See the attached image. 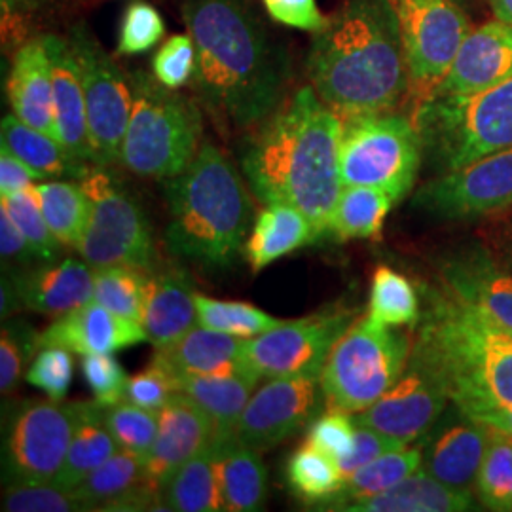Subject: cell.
<instances>
[{"mask_svg": "<svg viewBox=\"0 0 512 512\" xmlns=\"http://www.w3.org/2000/svg\"><path fill=\"white\" fill-rule=\"evenodd\" d=\"M194 90L219 122L256 128L287 99L291 65L247 0H183Z\"/></svg>", "mask_w": 512, "mask_h": 512, "instance_id": "cell-1", "label": "cell"}, {"mask_svg": "<svg viewBox=\"0 0 512 512\" xmlns=\"http://www.w3.org/2000/svg\"><path fill=\"white\" fill-rule=\"evenodd\" d=\"M342 118L311 86L289 95L256 126L241 154V169L260 202L300 209L315 238L330 234L340 177Z\"/></svg>", "mask_w": 512, "mask_h": 512, "instance_id": "cell-2", "label": "cell"}, {"mask_svg": "<svg viewBox=\"0 0 512 512\" xmlns=\"http://www.w3.org/2000/svg\"><path fill=\"white\" fill-rule=\"evenodd\" d=\"M308 74L342 122L397 109L408 71L391 0H348L330 16L311 38Z\"/></svg>", "mask_w": 512, "mask_h": 512, "instance_id": "cell-3", "label": "cell"}, {"mask_svg": "<svg viewBox=\"0 0 512 512\" xmlns=\"http://www.w3.org/2000/svg\"><path fill=\"white\" fill-rule=\"evenodd\" d=\"M410 359L439 378L461 416L478 421L512 406V329L440 285L425 287V311Z\"/></svg>", "mask_w": 512, "mask_h": 512, "instance_id": "cell-4", "label": "cell"}, {"mask_svg": "<svg viewBox=\"0 0 512 512\" xmlns=\"http://www.w3.org/2000/svg\"><path fill=\"white\" fill-rule=\"evenodd\" d=\"M165 200V243L173 255L222 268L243 251L255 209L241 175L215 145L203 141L192 164L167 179Z\"/></svg>", "mask_w": 512, "mask_h": 512, "instance_id": "cell-5", "label": "cell"}, {"mask_svg": "<svg viewBox=\"0 0 512 512\" xmlns=\"http://www.w3.org/2000/svg\"><path fill=\"white\" fill-rule=\"evenodd\" d=\"M133 107L120 164L137 177L173 179L181 175L203 141L202 112L194 101L164 86L156 76L133 73Z\"/></svg>", "mask_w": 512, "mask_h": 512, "instance_id": "cell-6", "label": "cell"}, {"mask_svg": "<svg viewBox=\"0 0 512 512\" xmlns=\"http://www.w3.org/2000/svg\"><path fill=\"white\" fill-rule=\"evenodd\" d=\"M439 173L512 147V76L482 92L433 97L412 116Z\"/></svg>", "mask_w": 512, "mask_h": 512, "instance_id": "cell-7", "label": "cell"}, {"mask_svg": "<svg viewBox=\"0 0 512 512\" xmlns=\"http://www.w3.org/2000/svg\"><path fill=\"white\" fill-rule=\"evenodd\" d=\"M412 344L406 332L366 315L351 323L330 349L319 378L327 410L353 416L376 403L403 376Z\"/></svg>", "mask_w": 512, "mask_h": 512, "instance_id": "cell-8", "label": "cell"}, {"mask_svg": "<svg viewBox=\"0 0 512 512\" xmlns=\"http://www.w3.org/2000/svg\"><path fill=\"white\" fill-rule=\"evenodd\" d=\"M421 150L420 133L410 116L380 112L344 120L342 184L380 188L401 202L416 183Z\"/></svg>", "mask_w": 512, "mask_h": 512, "instance_id": "cell-9", "label": "cell"}, {"mask_svg": "<svg viewBox=\"0 0 512 512\" xmlns=\"http://www.w3.org/2000/svg\"><path fill=\"white\" fill-rule=\"evenodd\" d=\"M391 6L403 42L412 116L435 97L473 27L458 0H391Z\"/></svg>", "mask_w": 512, "mask_h": 512, "instance_id": "cell-10", "label": "cell"}, {"mask_svg": "<svg viewBox=\"0 0 512 512\" xmlns=\"http://www.w3.org/2000/svg\"><path fill=\"white\" fill-rule=\"evenodd\" d=\"M90 200V220L76 251L92 266L154 268V241L145 211L107 167L93 165L80 179Z\"/></svg>", "mask_w": 512, "mask_h": 512, "instance_id": "cell-11", "label": "cell"}, {"mask_svg": "<svg viewBox=\"0 0 512 512\" xmlns=\"http://www.w3.org/2000/svg\"><path fill=\"white\" fill-rule=\"evenodd\" d=\"M67 40L86 95L93 165L120 164L133 107L131 80L120 71L84 23L73 27Z\"/></svg>", "mask_w": 512, "mask_h": 512, "instance_id": "cell-12", "label": "cell"}, {"mask_svg": "<svg viewBox=\"0 0 512 512\" xmlns=\"http://www.w3.org/2000/svg\"><path fill=\"white\" fill-rule=\"evenodd\" d=\"M353 313L325 308L296 321H281L274 329L245 340V363L262 378H321L330 349L351 327Z\"/></svg>", "mask_w": 512, "mask_h": 512, "instance_id": "cell-13", "label": "cell"}, {"mask_svg": "<svg viewBox=\"0 0 512 512\" xmlns=\"http://www.w3.org/2000/svg\"><path fill=\"white\" fill-rule=\"evenodd\" d=\"M82 403L25 404L10 421L4 440L8 484L54 482L67 458Z\"/></svg>", "mask_w": 512, "mask_h": 512, "instance_id": "cell-14", "label": "cell"}, {"mask_svg": "<svg viewBox=\"0 0 512 512\" xmlns=\"http://www.w3.org/2000/svg\"><path fill=\"white\" fill-rule=\"evenodd\" d=\"M414 203L437 220H473L512 207V147L440 173Z\"/></svg>", "mask_w": 512, "mask_h": 512, "instance_id": "cell-15", "label": "cell"}, {"mask_svg": "<svg viewBox=\"0 0 512 512\" xmlns=\"http://www.w3.org/2000/svg\"><path fill=\"white\" fill-rule=\"evenodd\" d=\"M323 389L315 376L274 378L258 387L234 427L241 444L264 452L296 435L317 418Z\"/></svg>", "mask_w": 512, "mask_h": 512, "instance_id": "cell-16", "label": "cell"}, {"mask_svg": "<svg viewBox=\"0 0 512 512\" xmlns=\"http://www.w3.org/2000/svg\"><path fill=\"white\" fill-rule=\"evenodd\" d=\"M450 401L446 387L425 366L408 359L397 384L366 410L353 414L357 425H366L393 439L414 444L439 420Z\"/></svg>", "mask_w": 512, "mask_h": 512, "instance_id": "cell-17", "label": "cell"}, {"mask_svg": "<svg viewBox=\"0 0 512 512\" xmlns=\"http://www.w3.org/2000/svg\"><path fill=\"white\" fill-rule=\"evenodd\" d=\"M439 283L459 302L512 329V270L478 243H463L437 264Z\"/></svg>", "mask_w": 512, "mask_h": 512, "instance_id": "cell-18", "label": "cell"}, {"mask_svg": "<svg viewBox=\"0 0 512 512\" xmlns=\"http://www.w3.org/2000/svg\"><path fill=\"white\" fill-rule=\"evenodd\" d=\"M217 431L202 406L188 395L175 391L169 403L158 412V433L145 456L148 482L160 490L188 459L205 450Z\"/></svg>", "mask_w": 512, "mask_h": 512, "instance_id": "cell-19", "label": "cell"}, {"mask_svg": "<svg viewBox=\"0 0 512 512\" xmlns=\"http://www.w3.org/2000/svg\"><path fill=\"white\" fill-rule=\"evenodd\" d=\"M512 76V25L501 19L471 29L435 97L482 92Z\"/></svg>", "mask_w": 512, "mask_h": 512, "instance_id": "cell-20", "label": "cell"}, {"mask_svg": "<svg viewBox=\"0 0 512 512\" xmlns=\"http://www.w3.org/2000/svg\"><path fill=\"white\" fill-rule=\"evenodd\" d=\"M141 342H147V334L139 323L112 313L95 300L59 315L48 329L40 332V348L61 346L78 355L116 353Z\"/></svg>", "mask_w": 512, "mask_h": 512, "instance_id": "cell-21", "label": "cell"}, {"mask_svg": "<svg viewBox=\"0 0 512 512\" xmlns=\"http://www.w3.org/2000/svg\"><path fill=\"white\" fill-rule=\"evenodd\" d=\"M73 492L88 511H152L162 505L160 490L148 482L145 458L126 450H118Z\"/></svg>", "mask_w": 512, "mask_h": 512, "instance_id": "cell-22", "label": "cell"}, {"mask_svg": "<svg viewBox=\"0 0 512 512\" xmlns=\"http://www.w3.org/2000/svg\"><path fill=\"white\" fill-rule=\"evenodd\" d=\"M54 82V114L57 141L82 164L93 165L88 109L82 78L67 38L44 37Z\"/></svg>", "mask_w": 512, "mask_h": 512, "instance_id": "cell-23", "label": "cell"}, {"mask_svg": "<svg viewBox=\"0 0 512 512\" xmlns=\"http://www.w3.org/2000/svg\"><path fill=\"white\" fill-rule=\"evenodd\" d=\"M8 275L21 306L42 315L59 317L93 300V268L84 258H65Z\"/></svg>", "mask_w": 512, "mask_h": 512, "instance_id": "cell-24", "label": "cell"}, {"mask_svg": "<svg viewBox=\"0 0 512 512\" xmlns=\"http://www.w3.org/2000/svg\"><path fill=\"white\" fill-rule=\"evenodd\" d=\"M194 294L188 277L181 270H148L141 327L147 334V342L154 348H164L181 340L198 325Z\"/></svg>", "mask_w": 512, "mask_h": 512, "instance_id": "cell-25", "label": "cell"}, {"mask_svg": "<svg viewBox=\"0 0 512 512\" xmlns=\"http://www.w3.org/2000/svg\"><path fill=\"white\" fill-rule=\"evenodd\" d=\"M8 99L21 122L57 139L52 65L44 37L19 48L8 76Z\"/></svg>", "mask_w": 512, "mask_h": 512, "instance_id": "cell-26", "label": "cell"}, {"mask_svg": "<svg viewBox=\"0 0 512 512\" xmlns=\"http://www.w3.org/2000/svg\"><path fill=\"white\" fill-rule=\"evenodd\" d=\"M245 338L196 325L181 340L156 348L152 363L173 374H253L245 363ZM255 376V374H253ZM258 378V376H256Z\"/></svg>", "mask_w": 512, "mask_h": 512, "instance_id": "cell-27", "label": "cell"}, {"mask_svg": "<svg viewBox=\"0 0 512 512\" xmlns=\"http://www.w3.org/2000/svg\"><path fill=\"white\" fill-rule=\"evenodd\" d=\"M465 421L452 423L437 433L423 454L425 471L440 482L471 490L486 454L490 427L463 416Z\"/></svg>", "mask_w": 512, "mask_h": 512, "instance_id": "cell-28", "label": "cell"}, {"mask_svg": "<svg viewBox=\"0 0 512 512\" xmlns=\"http://www.w3.org/2000/svg\"><path fill=\"white\" fill-rule=\"evenodd\" d=\"M471 490H458L429 475L425 469L406 476L382 494L351 501L344 512H461L471 511Z\"/></svg>", "mask_w": 512, "mask_h": 512, "instance_id": "cell-29", "label": "cell"}, {"mask_svg": "<svg viewBox=\"0 0 512 512\" xmlns=\"http://www.w3.org/2000/svg\"><path fill=\"white\" fill-rule=\"evenodd\" d=\"M315 238L308 217L287 203H268L255 220L245 255L253 274L270 266L277 258L291 255Z\"/></svg>", "mask_w": 512, "mask_h": 512, "instance_id": "cell-30", "label": "cell"}, {"mask_svg": "<svg viewBox=\"0 0 512 512\" xmlns=\"http://www.w3.org/2000/svg\"><path fill=\"white\" fill-rule=\"evenodd\" d=\"M175 389L200 404L220 435L234 433L260 378L253 374H173Z\"/></svg>", "mask_w": 512, "mask_h": 512, "instance_id": "cell-31", "label": "cell"}, {"mask_svg": "<svg viewBox=\"0 0 512 512\" xmlns=\"http://www.w3.org/2000/svg\"><path fill=\"white\" fill-rule=\"evenodd\" d=\"M217 439L224 511H260L268 494V471L258 452L238 442L234 433H217Z\"/></svg>", "mask_w": 512, "mask_h": 512, "instance_id": "cell-32", "label": "cell"}, {"mask_svg": "<svg viewBox=\"0 0 512 512\" xmlns=\"http://www.w3.org/2000/svg\"><path fill=\"white\" fill-rule=\"evenodd\" d=\"M164 511H224L219 480V439L188 459L162 486Z\"/></svg>", "mask_w": 512, "mask_h": 512, "instance_id": "cell-33", "label": "cell"}, {"mask_svg": "<svg viewBox=\"0 0 512 512\" xmlns=\"http://www.w3.org/2000/svg\"><path fill=\"white\" fill-rule=\"evenodd\" d=\"M0 135L2 145L35 169L42 179H82L93 167L74 160L55 137L21 122L16 114L2 118Z\"/></svg>", "mask_w": 512, "mask_h": 512, "instance_id": "cell-34", "label": "cell"}, {"mask_svg": "<svg viewBox=\"0 0 512 512\" xmlns=\"http://www.w3.org/2000/svg\"><path fill=\"white\" fill-rule=\"evenodd\" d=\"M105 408L107 406L97 401L82 403L67 458L63 461L59 475L55 476L57 486L73 490L120 450L107 427Z\"/></svg>", "mask_w": 512, "mask_h": 512, "instance_id": "cell-35", "label": "cell"}, {"mask_svg": "<svg viewBox=\"0 0 512 512\" xmlns=\"http://www.w3.org/2000/svg\"><path fill=\"white\" fill-rule=\"evenodd\" d=\"M423 465V450L418 446H403L391 450L380 458L372 459L370 463L357 469L353 475L344 478L340 490L329 499L323 509L340 511L351 501H359L365 497L382 494L395 484H399L406 476L416 473Z\"/></svg>", "mask_w": 512, "mask_h": 512, "instance_id": "cell-36", "label": "cell"}, {"mask_svg": "<svg viewBox=\"0 0 512 512\" xmlns=\"http://www.w3.org/2000/svg\"><path fill=\"white\" fill-rule=\"evenodd\" d=\"M395 198L372 186H344L332 213L330 234L342 241L380 239Z\"/></svg>", "mask_w": 512, "mask_h": 512, "instance_id": "cell-37", "label": "cell"}, {"mask_svg": "<svg viewBox=\"0 0 512 512\" xmlns=\"http://www.w3.org/2000/svg\"><path fill=\"white\" fill-rule=\"evenodd\" d=\"M40 207L55 238L65 247H78L90 220V200L80 184L52 181L37 184Z\"/></svg>", "mask_w": 512, "mask_h": 512, "instance_id": "cell-38", "label": "cell"}, {"mask_svg": "<svg viewBox=\"0 0 512 512\" xmlns=\"http://www.w3.org/2000/svg\"><path fill=\"white\" fill-rule=\"evenodd\" d=\"M420 315V298L414 285L389 266L376 268L366 317L385 327H403L416 325Z\"/></svg>", "mask_w": 512, "mask_h": 512, "instance_id": "cell-39", "label": "cell"}, {"mask_svg": "<svg viewBox=\"0 0 512 512\" xmlns=\"http://www.w3.org/2000/svg\"><path fill=\"white\" fill-rule=\"evenodd\" d=\"M287 480L302 501L325 505L340 490L344 476L338 461L306 440L287 463Z\"/></svg>", "mask_w": 512, "mask_h": 512, "instance_id": "cell-40", "label": "cell"}, {"mask_svg": "<svg viewBox=\"0 0 512 512\" xmlns=\"http://www.w3.org/2000/svg\"><path fill=\"white\" fill-rule=\"evenodd\" d=\"M475 486L486 509L512 511V435L490 427L486 454Z\"/></svg>", "mask_w": 512, "mask_h": 512, "instance_id": "cell-41", "label": "cell"}, {"mask_svg": "<svg viewBox=\"0 0 512 512\" xmlns=\"http://www.w3.org/2000/svg\"><path fill=\"white\" fill-rule=\"evenodd\" d=\"M147 270L107 266L93 270V300L107 310L141 325Z\"/></svg>", "mask_w": 512, "mask_h": 512, "instance_id": "cell-42", "label": "cell"}, {"mask_svg": "<svg viewBox=\"0 0 512 512\" xmlns=\"http://www.w3.org/2000/svg\"><path fill=\"white\" fill-rule=\"evenodd\" d=\"M198 325L207 329L219 330L238 338H255L266 330L274 329L281 321L266 311L258 310L247 302L215 300L203 294H194Z\"/></svg>", "mask_w": 512, "mask_h": 512, "instance_id": "cell-43", "label": "cell"}, {"mask_svg": "<svg viewBox=\"0 0 512 512\" xmlns=\"http://www.w3.org/2000/svg\"><path fill=\"white\" fill-rule=\"evenodd\" d=\"M0 207H4L10 213V217L16 220L19 230L29 241L37 260L48 264V262H55V258L61 256L65 245L55 238L54 232L50 230L48 222L44 219L37 184H31L14 194L2 196Z\"/></svg>", "mask_w": 512, "mask_h": 512, "instance_id": "cell-44", "label": "cell"}, {"mask_svg": "<svg viewBox=\"0 0 512 512\" xmlns=\"http://www.w3.org/2000/svg\"><path fill=\"white\" fill-rule=\"evenodd\" d=\"M105 420L120 450L147 456L158 433V412L122 401L105 408Z\"/></svg>", "mask_w": 512, "mask_h": 512, "instance_id": "cell-45", "label": "cell"}, {"mask_svg": "<svg viewBox=\"0 0 512 512\" xmlns=\"http://www.w3.org/2000/svg\"><path fill=\"white\" fill-rule=\"evenodd\" d=\"M2 511L82 512L88 509L73 490L61 488L55 482H19L6 486Z\"/></svg>", "mask_w": 512, "mask_h": 512, "instance_id": "cell-46", "label": "cell"}, {"mask_svg": "<svg viewBox=\"0 0 512 512\" xmlns=\"http://www.w3.org/2000/svg\"><path fill=\"white\" fill-rule=\"evenodd\" d=\"M40 348V334L25 321L2 327L0 336V391L8 395L18 385L23 366Z\"/></svg>", "mask_w": 512, "mask_h": 512, "instance_id": "cell-47", "label": "cell"}, {"mask_svg": "<svg viewBox=\"0 0 512 512\" xmlns=\"http://www.w3.org/2000/svg\"><path fill=\"white\" fill-rule=\"evenodd\" d=\"M73 351L61 346H44L29 366L25 380L44 391L52 401H63L73 384Z\"/></svg>", "mask_w": 512, "mask_h": 512, "instance_id": "cell-48", "label": "cell"}, {"mask_svg": "<svg viewBox=\"0 0 512 512\" xmlns=\"http://www.w3.org/2000/svg\"><path fill=\"white\" fill-rule=\"evenodd\" d=\"M165 33L164 18L148 2L137 0L126 10L120 29L118 52L124 55L143 54L154 48Z\"/></svg>", "mask_w": 512, "mask_h": 512, "instance_id": "cell-49", "label": "cell"}, {"mask_svg": "<svg viewBox=\"0 0 512 512\" xmlns=\"http://www.w3.org/2000/svg\"><path fill=\"white\" fill-rule=\"evenodd\" d=\"M80 368L97 403L112 406L126 401L128 376L112 353L82 355Z\"/></svg>", "mask_w": 512, "mask_h": 512, "instance_id": "cell-50", "label": "cell"}, {"mask_svg": "<svg viewBox=\"0 0 512 512\" xmlns=\"http://www.w3.org/2000/svg\"><path fill=\"white\" fill-rule=\"evenodd\" d=\"M196 71V48L190 35H175L165 42L152 61V73L171 90L192 82Z\"/></svg>", "mask_w": 512, "mask_h": 512, "instance_id": "cell-51", "label": "cell"}, {"mask_svg": "<svg viewBox=\"0 0 512 512\" xmlns=\"http://www.w3.org/2000/svg\"><path fill=\"white\" fill-rule=\"evenodd\" d=\"M308 442L340 465L353 452L355 421L349 414L329 410L325 416L311 421Z\"/></svg>", "mask_w": 512, "mask_h": 512, "instance_id": "cell-52", "label": "cell"}, {"mask_svg": "<svg viewBox=\"0 0 512 512\" xmlns=\"http://www.w3.org/2000/svg\"><path fill=\"white\" fill-rule=\"evenodd\" d=\"M175 391L177 389L171 374L162 366L150 361V365L143 372L128 378L126 401L152 412H160L165 404L169 403Z\"/></svg>", "mask_w": 512, "mask_h": 512, "instance_id": "cell-53", "label": "cell"}, {"mask_svg": "<svg viewBox=\"0 0 512 512\" xmlns=\"http://www.w3.org/2000/svg\"><path fill=\"white\" fill-rule=\"evenodd\" d=\"M403 446H408L403 440L393 439V437L384 435L376 429H370L366 425L355 423V446H353V452L349 454L348 458L340 463L342 476L348 478L357 469H361L363 465L370 463L372 459L380 458L387 452L403 448Z\"/></svg>", "mask_w": 512, "mask_h": 512, "instance_id": "cell-54", "label": "cell"}, {"mask_svg": "<svg viewBox=\"0 0 512 512\" xmlns=\"http://www.w3.org/2000/svg\"><path fill=\"white\" fill-rule=\"evenodd\" d=\"M270 18L294 29L317 33L327 23L315 0H262Z\"/></svg>", "mask_w": 512, "mask_h": 512, "instance_id": "cell-55", "label": "cell"}, {"mask_svg": "<svg viewBox=\"0 0 512 512\" xmlns=\"http://www.w3.org/2000/svg\"><path fill=\"white\" fill-rule=\"evenodd\" d=\"M0 256L4 268L8 266V272H19L37 258L16 220L4 207H0Z\"/></svg>", "mask_w": 512, "mask_h": 512, "instance_id": "cell-56", "label": "cell"}, {"mask_svg": "<svg viewBox=\"0 0 512 512\" xmlns=\"http://www.w3.org/2000/svg\"><path fill=\"white\" fill-rule=\"evenodd\" d=\"M35 181H42L37 171L19 160L10 148L0 145V196L19 192Z\"/></svg>", "mask_w": 512, "mask_h": 512, "instance_id": "cell-57", "label": "cell"}, {"mask_svg": "<svg viewBox=\"0 0 512 512\" xmlns=\"http://www.w3.org/2000/svg\"><path fill=\"white\" fill-rule=\"evenodd\" d=\"M0 298H2V302H0L2 319H6V315H10L12 311L18 310L19 306H21L18 293H16V287H14L12 279H10V275L2 277V293H0Z\"/></svg>", "mask_w": 512, "mask_h": 512, "instance_id": "cell-58", "label": "cell"}, {"mask_svg": "<svg viewBox=\"0 0 512 512\" xmlns=\"http://www.w3.org/2000/svg\"><path fill=\"white\" fill-rule=\"evenodd\" d=\"M478 421L488 425V427H494V429H499V431H505V433L512 435V406L511 408L501 410V412L490 414V416H486V418Z\"/></svg>", "mask_w": 512, "mask_h": 512, "instance_id": "cell-59", "label": "cell"}, {"mask_svg": "<svg viewBox=\"0 0 512 512\" xmlns=\"http://www.w3.org/2000/svg\"><path fill=\"white\" fill-rule=\"evenodd\" d=\"M499 260L509 268V270H512V230H507L503 236H501V239H499Z\"/></svg>", "mask_w": 512, "mask_h": 512, "instance_id": "cell-60", "label": "cell"}, {"mask_svg": "<svg viewBox=\"0 0 512 512\" xmlns=\"http://www.w3.org/2000/svg\"><path fill=\"white\" fill-rule=\"evenodd\" d=\"M495 19L512 25V0H490Z\"/></svg>", "mask_w": 512, "mask_h": 512, "instance_id": "cell-61", "label": "cell"}, {"mask_svg": "<svg viewBox=\"0 0 512 512\" xmlns=\"http://www.w3.org/2000/svg\"><path fill=\"white\" fill-rule=\"evenodd\" d=\"M458 2H461V0H458Z\"/></svg>", "mask_w": 512, "mask_h": 512, "instance_id": "cell-62", "label": "cell"}]
</instances>
